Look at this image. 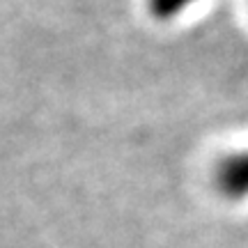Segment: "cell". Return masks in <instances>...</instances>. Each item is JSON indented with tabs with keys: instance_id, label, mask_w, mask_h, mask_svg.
<instances>
[{
	"instance_id": "6da1fadb",
	"label": "cell",
	"mask_w": 248,
	"mask_h": 248,
	"mask_svg": "<svg viewBox=\"0 0 248 248\" xmlns=\"http://www.w3.org/2000/svg\"><path fill=\"white\" fill-rule=\"evenodd\" d=\"M216 191L232 202H241L248 198V150L232 152L218 161L214 170Z\"/></svg>"
},
{
	"instance_id": "7a4b0ae2",
	"label": "cell",
	"mask_w": 248,
	"mask_h": 248,
	"mask_svg": "<svg viewBox=\"0 0 248 248\" xmlns=\"http://www.w3.org/2000/svg\"><path fill=\"white\" fill-rule=\"evenodd\" d=\"M198 0H147V9L156 21H175L179 14L191 9Z\"/></svg>"
}]
</instances>
